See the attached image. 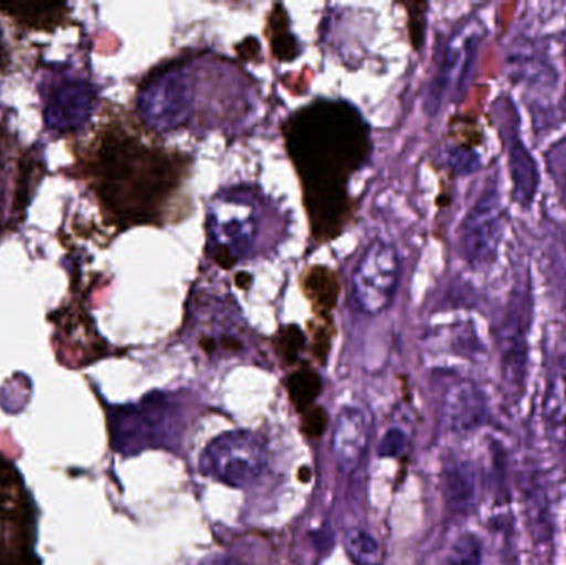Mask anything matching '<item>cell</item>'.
Returning <instances> with one entry per match:
<instances>
[{
    "mask_svg": "<svg viewBox=\"0 0 566 565\" xmlns=\"http://www.w3.org/2000/svg\"><path fill=\"white\" fill-rule=\"evenodd\" d=\"M283 132L313 236L328 241L352 216L348 182L368 158V125L348 103L318 100L293 113Z\"/></svg>",
    "mask_w": 566,
    "mask_h": 565,
    "instance_id": "obj_1",
    "label": "cell"
},
{
    "mask_svg": "<svg viewBox=\"0 0 566 565\" xmlns=\"http://www.w3.org/2000/svg\"><path fill=\"white\" fill-rule=\"evenodd\" d=\"M90 159L96 196L125 224L158 221L186 176L185 159L145 145L119 126L103 129Z\"/></svg>",
    "mask_w": 566,
    "mask_h": 565,
    "instance_id": "obj_2",
    "label": "cell"
},
{
    "mask_svg": "<svg viewBox=\"0 0 566 565\" xmlns=\"http://www.w3.org/2000/svg\"><path fill=\"white\" fill-rule=\"evenodd\" d=\"M39 508L15 464L0 457V565H42L36 556Z\"/></svg>",
    "mask_w": 566,
    "mask_h": 565,
    "instance_id": "obj_3",
    "label": "cell"
},
{
    "mask_svg": "<svg viewBox=\"0 0 566 565\" xmlns=\"http://www.w3.org/2000/svg\"><path fill=\"white\" fill-rule=\"evenodd\" d=\"M265 464V441L252 431L222 433L211 441L201 458L202 473L232 488L249 486L258 481Z\"/></svg>",
    "mask_w": 566,
    "mask_h": 565,
    "instance_id": "obj_4",
    "label": "cell"
},
{
    "mask_svg": "<svg viewBox=\"0 0 566 565\" xmlns=\"http://www.w3.org/2000/svg\"><path fill=\"white\" fill-rule=\"evenodd\" d=\"M401 278V261L398 251L389 242L376 239L361 261L356 265L352 279V295L359 311L378 315L391 305Z\"/></svg>",
    "mask_w": 566,
    "mask_h": 565,
    "instance_id": "obj_5",
    "label": "cell"
},
{
    "mask_svg": "<svg viewBox=\"0 0 566 565\" xmlns=\"http://www.w3.org/2000/svg\"><path fill=\"white\" fill-rule=\"evenodd\" d=\"M505 231V209L495 186L485 188L461 224V251L474 268H488L497 259Z\"/></svg>",
    "mask_w": 566,
    "mask_h": 565,
    "instance_id": "obj_6",
    "label": "cell"
},
{
    "mask_svg": "<svg viewBox=\"0 0 566 565\" xmlns=\"http://www.w3.org/2000/svg\"><path fill=\"white\" fill-rule=\"evenodd\" d=\"M478 35L474 33H461L446 46L444 60H442L438 75L429 88L428 109L432 115L439 112L442 100L452 85H458L459 88L464 85L465 75L471 69L475 52H478Z\"/></svg>",
    "mask_w": 566,
    "mask_h": 565,
    "instance_id": "obj_7",
    "label": "cell"
},
{
    "mask_svg": "<svg viewBox=\"0 0 566 565\" xmlns=\"http://www.w3.org/2000/svg\"><path fill=\"white\" fill-rule=\"evenodd\" d=\"M368 421L359 408L345 407L339 411L333 435V450L339 468L353 471L368 448Z\"/></svg>",
    "mask_w": 566,
    "mask_h": 565,
    "instance_id": "obj_8",
    "label": "cell"
},
{
    "mask_svg": "<svg viewBox=\"0 0 566 565\" xmlns=\"http://www.w3.org/2000/svg\"><path fill=\"white\" fill-rule=\"evenodd\" d=\"M518 308L521 307L511 308L499 331L504 377L514 385L524 384L527 372V315Z\"/></svg>",
    "mask_w": 566,
    "mask_h": 565,
    "instance_id": "obj_9",
    "label": "cell"
},
{
    "mask_svg": "<svg viewBox=\"0 0 566 565\" xmlns=\"http://www.w3.org/2000/svg\"><path fill=\"white\" fill-rule=\"evenodd\" d=\"M507 158L514 201H517L522 208H531L541 188V171L531 149L518 138V135L509 142Z\"/></svg>",
    "mask_w": 566,
    "mask_h": 565,
    "instance_id": "obj_10",
    "label": "cell"
},
{
    "mask_svg": "<svg viewBox=\"0 0 566 565\" xmlns=\"http://www.w3.org/2000/svg\"><path fill=\"white\" fill-rule=\"evenodd\" d=\"M442 493L452 513H471L475 500V474L471 464L465 461L448 464L442 473Z\"/></svg>",
    "mask_w": 566,
    "mask_h": 565,
    "instance_id": "obj_11",
    "label": "cell"
},
{
    "mask_svg": "<svg viewBox=\"0 0 566 565\" xmlns=\"http://www.w3.org/2000/svg\"><path fill=\"white\" fill-rule=\"evenodd\" d=\"M303 291L316 312L328 315L338 302V275L325 265H313L303 275Z\"/></svg>",
    "mask_w": 566,
    "mask_h": 565,
    "instance_id": "obj_12",
    "label": "cell"
},
{
    "mask_svg": "<svg viewBox=\"0 0 566 565\" xmlns=\"http://www.w3.org/2000/svg\"><path fill=\"white\" fill-rule=\"evenodd\" d=\"M286 390H289L296 410L305 414L306 410L315 407L313 404L322 394V380L312 368H300L295 374L290 375L289 380H286Z\"/></svg>",
    "mask_w": 566,
    "mask_h": 565,
    "instance_id": "obj_13",
    "label": "cell"
},
{
    "mask_svg": "<svg viewBox=\"0 0 566 565\" xmlns=\"http://www.w3.org/2000/svg\"><path fill=\"white\" fill-rule=\"evenodd\" d=\"M271 45L272 53L275 59L281 62H292L296 55H298V49H296L295 36L290 33L289 30V17H286L285 9L282 6H277L274 12L271 13Z\"/></svg>",
    "mask_w": 566,
    "mask_h": 565,
    "instance_id": "obj_14",
    "label": "cell"
},
{
    "mask_svg": "<svg viewBox=\"0 0 566 565\" xmlns=\"http://www.w3.org/2000/svg\"><path fill=\"white\" fill-rule=\"evenodd\" d=\"M346 550L359 565H378L381 547L378 541L363 530H349L345 537Z\"/></svg>",
    "mask_w": 566,
    "mask_h": 565,
    "instance_id": "obj_15",
    "label": "cell"
},
{
    "mask_svg": "<svg viewBox=\"0 0 566 565\" xmlns=\"http://www.w3.org/2000/svg\"><path fill=\"white\" fill-rule=\"evenodd\" d=\"M441 565H482V544L474 534L455 541Z\"/></svg>",
    "mask_w": 566,
    "mask_h": 565,
    "instance_id": "obj_16",
    "label": "cell"
},
{
    "mask_svg": "<svg viewBox=\"0 0 566 565\" xmlns=\"http://www.w3.org/2000/svg\"><path fill=\"white\" fill-rule=\"evenodd\" d=\"M303 347H305V335L296 325H289L279 334L277 348L285 364H295Z\"/></svg>",
    "mask_w": 566,
    "mask_h": 565,
    "instance_id": "obj_17",
    "label": "cell"
},
{
    "mask_svg": "<svg viewBox=\"0 0 566 565\" xmlns=\"http://www.w3.org/2000/svg\"><path fill=\"white\" fill-rule=\"evenodd\" d=\"M406 448H408V437H406L405 431L392 428V430L386 431L385 437H382L378 453L381 458H398L405 453Z\"/></svg>",
    "mask_w": 566,
    "mask_h": 565,
    "instance_id": "obj_18",
    "label": "cell"
},
{
    "mask_svg": "<svg viewBox=\"0 0 566 565\" xmlns=\"http://www.w3.org/2000/svg\"><path fill=\"white\" fill-rule=\"evenodd\" d=\"M426 3H412L409 6V33L415 49H421L426 35Z\"/></svg>",
    "mask_w": 566,
    "mask_h": 565,
    "instance_id": "obj_19",
    "label": "cell"
},
{
    "mask_svg": "<svg viewBox=\"0 0 566 565\" xmlns=\"http://www.w3.org/2000/svg\"><path fill=\"white\" fill-rule=\"evenodd\" d=\"M449 161H451L452 168L461 175H472L481 168V158L474 149L468 148V146L454 149Z\"/></svg>",
    "mask_w": 566,
    "mask_h": 565,
    "instance_id": "obj_20",
    "label": "cell"
},
{
    "mask_svg": "<svg viewBox=\"0 0 566 565\" xmlns=\"http://www.w3.org/2000/svg\"><path fill=\"white\" fill-rule=\"evenodd\" d=\"M326 427H328V414L325 408L312 407L305 411L303 431L308 437L318 438L319 435L325 433Z\"/></svg>",
    "mask_w": 566,
    "mask_h": 565,
    "instance_id": "obj_21",
    "label": "cell"
},
{
    "mask_svg": "<svg viewBox=\"0 0 566 565\" xmlns=\"http://www.w3.org/2000/svg\"><path fill=\"white\" fill-rule=\"evenodd\" d=\"M251 275L244 274V272H239V274L235 275V284H238L239 287L244 289V291H248V289L251 287Z\"/></svg>",
    "mask_w": 566,
    "mask_h": 565,
    "instance_id": "obj_22",
    "label": "cell"
},
{
    "mask_svg": "<svg viewBox=\"0 0 566 565\" xmlns=\"http://www.w3.org/2000/svg\"><path fill=\"white\" fill-rule=\"evenodd\" d=\"M199 565H239L235 561L229 559V557H211V559L205 561Z\"/></svg>",
    "mask_w": 566,
    "mask_h": 565,
    "instance_id": "obj_23",
    "label": "cell"
},
{
    "mask_svg": "<svg viewBox=\"0 0 566 565\" xmlns=\"http://www.w3.org/2000/svg\"><path fill=\"white\" fill-rule=\"evenodd\" d=\"M565 60H566V46H565ZM565 108H566V86H565Z\"/></svg>",
    "mask_w": 566,
    "mask_h": 565,
    "instance_id": "obj_24",
    "label": "cell"
}]
</instances>
